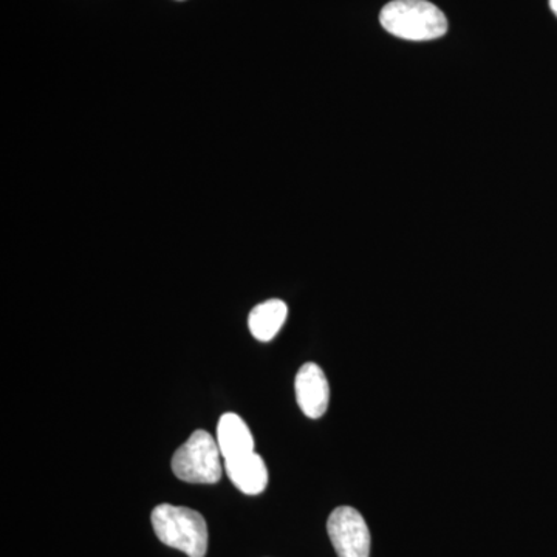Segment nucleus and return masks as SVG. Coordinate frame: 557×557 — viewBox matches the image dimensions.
Returning <instances> with one entry per match:
<instances>
[{
    "label": "nucleus",
    "mask_w": 557,
    "mask_h": 557,
    "mask_svg": "<svg viewBox=\"0 0 557 557\" xmlns=\"http://www.w3.org/2000/svg\"><path fill=\"white\" fill-rule=\"evenodd\" d=\"M549 9H552L553 13L557 16V0H549Z\"/></svg>",
    "instance_id": "9"
},
{
    "label": "nucleus",
    "mask_w": 557,
    "mask_h": 557,
    "mask_svg": "<svg viewBox=\"0 0 557 557\" xmlns=\"http://www.w3.org/2000/svg\"><path fill=\"white\" fill-rule=\"evenodd\" d=\"M288 307L284 300L270 299L259 304L251 310L248 318V327L251 335L262 343H269L277 335L278 330L285 324Z\"/></svg>",
    "instance_id": "8"
},
{
    "label": "nucleus",
    "mask_w": 557,
    "mask_h": 557,
    "mask_svg": "<svg viewBox=\"0 0 557 557\" xmlns=\"http://www.w3.org/2000/svg\"><path fill=\"white\" fill-rule=\"evenodd\" d=\"M225 468L234 486L248 496H258L269 485V469L259 454L226 458Z\"/></svg>",
    "instance_id": "6"
},
{
    "label": "nucleus",
    "mask_w": 557,
    "mask_h": 557,
    "mask_svg": "<svg viewBox=\"0 0 557 557\" xmlns=\"http://www.w3.org/2000/svg\"><path fill=\"white\" fill-rule=\"evenodd\" d=\"M330 541L338 557H369L370 531L358 509L339 507L327 520Z\"/></svg>",
    "instance_id": "4"
},
{
    "label": "nucleus",
    "mask_w": 557,
    "mask_h": 557,
    "mask_svg": "<svg viewBox=\"0 0 557 557\" xmlns=\"http://www.w3.org/2000/svg\"><path fill=\"white\" fill-rule=\"evenodd\" d=\"M152 527L168 547L189 557H205L208 552L207 520L196 509L161 504L153 508Z\"/></svg>",
    "instance_id": "2"
},
{
    "label": "nucleus",
    "mask_w": 557,
    "mask_h": 557,
    "mask_svg": "<svg viewBox=\"0 0 557 557\" xmlns=\"http://www.w3.org/2000/svg\"><path fill=\"white\" fill-rule=\"evenodd\" d=\"M296 399L307 417L318 420L327 412L330 386L324 372L314 362H307L296 375Z\"/></svg>",
    "instance_id": "5"
},
{
    "label": "nucleus",
    "mask_w": 557,
    "mask_h": 557,
    "mask_svg": "<svg viewBox=\"0 0 557 557\" xmlns=\"http://www.w3.org/2000/svg\"><path fill=\"white\" fill-rule=\"evenodd\" d=\"M219 443L207 431L194 432L172 457L175 478L188 483H218L222 479Z\"/></svg>",
    "instance_id": "3"
},
{
    "label": "nucleus",
    "mask_w": 557,
    "mask_h": 557,
    "mask_svg": "<svg viewBox=\"0 0 557 557\" xmlns=\"http://www.w3.org/2000/svg\"><path fill=\"white\" fill-rule=\"evenodd\" d=\"M384 30L399 39L434 40L448 32L445 13L428 0H392L381 10Z\"/></svg>",
    "instance_id": "1"
},
{
    "label": "nucleus",
    "mask_w": 557,
    "mask_h": 557,
    "mask_svg": "<svg viewBox=\"0 0 557 557\" xmlns=\"http://www.w3.org/2000/svg\"><path fill=\"white\" fill-rule=\"evenodd\" d=\"M218 443L222 457L233 458L255 453V438L244 420L236 413H225L218 424Z\"/></svg>",
    "instance_id": "7"
}]
</instances>
